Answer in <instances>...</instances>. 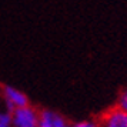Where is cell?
Here are the masks:
<instances>
[{
    "instance_id": "cell-4",
    "label": "cell",
    "mask_w": 127,
    "mask_h": 127,
    "mask_svg": "<svg viewBox=\"0 0 127 127\" xmlns=\"http://www.w3.org/2000/svg\"><path fill=\"white\" fill-rule=\"evenodd\" d=\"M39 127H71L69 120L54 110L44 109L40 111Z\"/></svg>"
},
{
    "instance_id": "cell-3",
    "label": "cell",
    "mask_w": 127,
    "mask_h": 127,
    "mask_svg": "<svg viewBox=\"0 0 127 127\" xmlns=\"http://www.w3.org/2000/svg\"><path fill=\"white\" fill-rule=\"evenodd\" d=\"M100 127H127V113L119 107H111L98 121Z\"/></svg>"
},
{
    "instance_id": "cell-6",
    "label": "cell",
    "mask_w": 127,
    "mask_h": 127,
    "mask_svg": "<svg viewBox=\"0 0 127 127\" xmlns=\"http://www.w3.org/2000/svg\"><path fill=\"white\" fill-rule=\"evenodd\" d=\"M116 107H119L120 110H123V111H126V113H127V89H126V90H123V92L119 94V97H117V103H116Z\"/></svg>"
},
{
    "instance_id": "cell-7",
    "label": "cell",
    "mask_w": 127,
    "mask_h": 127,
    "mask_svg": "<svg viewBox=\"0 0 127 127\" xmlns=\"http://www.w3.org/2000/svg\"><path fill=\"white\" fill-rule=\"evenodd\" d=\"M71 127H100V123L96 120H90V119H87V120H79L73 123Z\"/></svg>"
},
{
    "instance_id": "cell-2",
    "label": "cell",
    "mask_w": 127,
    "mask_h": 127,
    "mask_svg": "<svg viewBox=\"0 0 127 127\" xmlns=\"http://www.w3.org/2000/svg\"><path fill=\"white\" fill-rule=\"evenodd\" d=\"M13 127H39L40 111H37L32 106H24L16 109L12 113Z\"/></svg>"
},
{
    "instance_id": "cell-5",
    "label": "cell",
    "mask_w": 127,
    "mask_h": 127,
    "mask_svg": "<svg viewBox=\"0 0 127 127\" xmlns=\"http://www.w3.org/2000/svg\"><path fill=\"white\" fill-rule=\"evenodd\" d=\"M0 127H13V119L10 111H0Z\"/></svg>"
},
{
    "instance_id": "cell-1",
    "label": "cell",
    "mask_w": 127,
    "mask_h": 127,
    "mask_svg": "<svg viewBox=\"0 0 127 127\" xmlns=\"http://www.w3.org/2000/svg\"><path fill=\"white\" fill-rule=\"evenodd\" d=\"M1 96H3L4 107L10 113H13L16 109L29 106V97H27V94L23 93L22 90H19V89H16L14 86H10V84L3 86Z\"/></svg>"
}]
</instances>
